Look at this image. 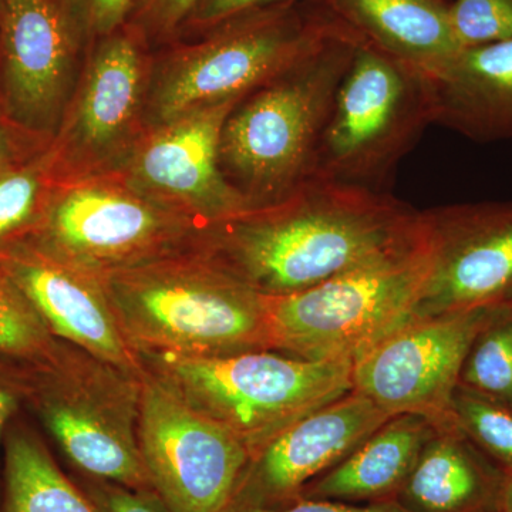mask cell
<instances>
[{
  "label": "cell",
  "mask_w": 512,
  "mask_h": 512,
  "mask_svg": "<svg viewBox=\"0 0 512 512\" xmlns=\"http://www.w3.org/2000/svg\"><path fill=\"white\" fill-rule=\"evenodd\" d=\"M433 124L476 143L512 138V39L464 47L429 77Z\"/></svg>",
  "instance_id": "cell-18"
},
{
  "label": "cell",
  "mask_w": 512,
  "mask_h": 512,
  "mask_svg": "<svg viewBox=\"0 0 512 512\" xmlns=\"http://www.w3.org/2000/svg\"><path fill=\"white\" fill-rule=\"evenodd\" d=\"M201 228L110 174L56 184L22 244L101 278L194 248Z\"/></svg>",
  "instance_id": "cell-9"
},
{
  "label": "cell",
  "mask_w": 512,
  "mask_h": 512,
  "mask_svg": "<svg viewBox=\"0 0 512 512\" xmlns=\"http://www.w3.org/2000/svg\"><path fill=\"white\" fill-rule=\"evenodd\" d=\"M423 218L410 241L315 288L268 298L272 350L352 360L402 325L426 278Z\"/></svg>",
  "instance_id": "cell-8"
},
{
  "label": "cell",
  "mask_w": 512,
  "mask_h": 512,
  "mask_svg": "<svg viewBox=\"0 0 512 512\" xmlns=\"http://www.w3.org/2000/svg\"><path fill=\"white\" fill-rule=\"evenodd\" d=\"M138 359L165 390L234 434L251 458L293 423L353 390L352 360H306L276 350Z\"/></svg>",
  "instance_id": "cell-5"
},
{
  "label": "cell",
  "mask_w": 512,
  "mask_h": 512,
  "mask_svg": "<svg viewBox=\"0 0 512 512\" xmlns=\"http://www.w3.org/2000/svg\"><path fill=\"white\" fill-rule=\"evenodd\" d=\"M22 367L25 412L80 474L154 491L138 447L143 372L59 339L49 356Z\"/></svg>",
  "instance_id": "cell-6"
},
{
  "label": "cell",
  "mask_w": 512,
  "mask_h": 512,
  "mask_svg": "<svg viewBox=\"0 0 512 512\" xmlns=\"http://www.w3.org/2000/svg\"><path fill=\"white\" fill-rule=\"evenodd\" d=\"M201 0H136L127 26L136 30L151 49L177 39L181 26Z\"/></svg>",
  "instance_id": "cell-29"
},
{
  "label": "cell",
  "mask_w": 512,
  "mask_h": 512,
  "mask_svg": "<svg viewBox=\"0 0 512 512\" xmlns=\"http://www.w3.org/2000/svg\"><path fill=\"white\" fill-rule=\"evenodd\" d=\"M451 419L503 470H512V409L458 384Z\"/></svg>",
  "instance_id": "cell-25"
},
{
  "label": "cell",
  "mask_w": 512,
  "mask_h": 512,
  "mask_svg": "<svg viewBox=\"0 0 512 512\" xmlns=\"http://www.w3.org/2000/svg\"><path fill=\"white\" fill-rule=\"evenodd\" d=\"M0 269L56 339L121 369L143 372L140 359L121 333L99 276L62 264L26 244L0 251Z\"/></svg>",
  "instance_id": "cell-17"
},
{
  "label": "cell",
  "mask_w": 512,
  "mask_h": 512,
  "mask_svg": "<svg viewBox=\"0 0 512 512\" xmlns=\"http://www.w3.org/2000/svg\"><path fill=\"white\" fill-rule=\"evenodd\" d=\"M136 355L210 357L272 350L268 298L197 249L101 276Z\"/></svg>",
  "instance_id": "cell-2"
},
{
  "label": "cell",
  "mask_w": 512,
  "mask_h": 512,
  "mask_svg": "<svg viewBox=\"0 0 512 512\" xmlns=\"http://www.w3.org/2000/svg\"><path fill=\"white\" fill-rule=\"evenodd\" d=\"M0 10H2V0H0Z\"/></svg>",
  "instance_id": "cell-36"
},
{
  "label": "cell",
  "mask_w": 512,
  "mask_h": 512,
  "mask_svg": "<svg viewBox=\"0 0 512 512\" xmlns=\"http://www.w3.org/2000/svg\"><path fill=\"white\" fill-rule=\"evenodd\" d=\"M360 36L340 20L313 52L248 94L222 128L220 165L249 210L306 183Z\"/></svg>",
  "instance_id": "cell-3"
},
{
  "label": "cell",
  "mask_w": 512,
  "mask_h": 512,
  "mask_svg": "<svg viewBox=\"0 0 512 512\" xmlns=\"http://www.w3.org/2000/svg\"><path fill=\"white\" fill-rule=\"evenodd\" d=\"M83 62L50 0H2L0 103L40 146L55 137Z\"/></svg>",
  "instance_id": "cell-15"
},
{
  "label": "cell",
  "mask_w": 512,
  "mask_h": 512,
  "mask_svg": "<svg viewBox=\"0 0 512 512\" xmlns=\"http://www.w3.org/2000/svg\"><path fill=\"white\" fill-rule=\"evenodd\" d=\"M421 218L429 265L399 328L512 303V202L446 205L421 211Z\"/></svg>",
  "instance_id": "cell-13"
},
{
  "label": "cell",
  "mask_w": 512,
  "mask_h": 512,
  "mask_svg": "<svg viewBox=\"0 0 512 512\" xmlns=\"http://www.w3.org/2000/svg\"><path fill=\"white\" fill-rule=\"evenodd\" d=\"M47 146L0 167V251L25 242L45 217L56 187Z\"/></svg>",
  "instance_id": "cell-23"
},
{
  "label": "cell",
  "mask_w": 512,
  "mask_h": 512,
  "mask_svg": "<svg viewBox=\"0 0 512 512\" xmlns=\"http://www.w3.org/2000/svg\"><path fill=\"white\" fill-rule=\"evenodd\" d=\"M497 512H512V470H504L503 483L498 495Z\"/></svg>",
  "instance_id": "cell-35"
},
{
  "label": "cell",
  "mask_w": 512,
  "mask_h": 512,
  "mask_svg": "<svg viewBox=\"0 0 512 512\" xmlns=\"http://www.w3.org/2000/svg\"><path fill=\"white\" fill-rule=\"evenodd\" d=\"M22 413L9 424L3 440L0 512H101L57 466Z\"/></svg>",
  "instance_id": "cell-22"
},
{
  "label": "cell",
  "mask_w": 512,
  "mask_h": 512,
  "mask_svg": "<svg viewBox=\"0 0 512 512\" xmlns=\"http://www.w3.org/2000/svg\"><path fill=\"white\" fill-rule=\"evenodd\" d=\"M220 512H412L404 508L399 501L387 500L379 503L350 504L326 500H296L278 507H261L228 503Z\"/></svg>",
  "instance_id": "cell-32"
},
{
  "label": "cell",
  "mask_w": 512,
  "mask_h": 512,
  "mask_svg": "<svg viewBox=\"0 0 512 512\" xmlns=\"http://www.w3.org/2000/svg\"><path fill=\"white\" fill-rule=\"evenodd\" d=\"M503 476L451 419L436 424L396 501L412 512H497Z\"/></svg>",
  "instance_id": "cell-19"
},
{
  "label": "cell",
  "mask_w": 512,
  "mask_h": 512,
  "mask_svg": "<svg viewBox=\"0 0 512 512\" xmlns=\"http://www.w3.org/2000/svg\"><path fill=\"white\" fill-rule=\"evenodd\" d=\"M390 417L356 390L320 407L249 460L229 503H293L306 485L348 457Z\"/></svg>",
  "instance_id": "cell-16"
},
{
  "label": "cell",
  "mask_w": 512,
  "mask_h": 512,
  "mask_svg": "<svg viewBox=\"0 0 512 512\" xmlns=\"http://www.w3.org/2000/svg\"><path fill=\"white\" fill-rule=\"evenodd\" d=\"M56 342L28 299L0 269V357L39 362L50 355Z\"/></svg>",
  "instance_id": "cell-26"
},
{
  "label": "cell",
  "mask_w": 512,
  "mask_h": 512,
  "mask_svg": "<svg viewBox=\"0 0 512 512\" xmlns=\"http://www.w3.org/2000/svg\"><path fill=\"white\" fill-rule=\"evenodd\" d=\"M450 15L463 47L512 39V0H456Z\"/></svg>",
  "instance_id": "cell-28"
},
{
  "label": "cell",
  "mask_w": 512,
  "mask_h": 512,
  "mask_svg": "<svg viewBox=\"0 0 512 512\" xmlns=\"http://www.w3.org/2000/svg\"><path fill=\"white\" fill-rule=\"evenodd\" d=\"M460 384L512 409V311L478 335L461 370Z\"/></svg>",
  "instance_id": "cell-24"
},
{
  "label": "cell",
  "mask_w": 512,
  "mask_h": 512,
  "mask_svg": "<svg viewBox=\"0 0 512 512\" xmlns=\"http://www.w3.org/2000/svg\"><path fill=\"white\" fill-rule=\"evenodd\" d=\"M43 147L46 146L30 140L12 123L0 103V167L28 157Z\"/></svg>",
  "instance_id": "cell-34"
},
{
  "label": "cell",
  "mask_w": 512,
  "mask_h": 512,
  "mask_svg": "<svg viewBox=\"0 0 512 512\" xmlns=\"http://www.w3.org/2000/svg\"><path fill=\"white\" fill-rule=\"evenodd\" d=\"M153 49L124 26L94 43L55 137L47 146L56 184L117 174L147 133Z\"/></svg>",
  "instance_id": "cell-10"
},
{
  "label": "cell",
  "mask_w": 512,
  "mask_h": 512,
  "mask_svg": "<svg viewBox=\"0 0 512 512\" xmlns=\"http://www.w3.org/2000/svg\"><path fill=\"white\" fill-rule=\"evenodd\" d=\"M26 386L22 363L0 357V451L12 420L25 410ZM2 490V460H0Z\"/></svg>",
  "instance_id": "cell-33"
},
{
  "label": "cell",
  "mask_w": 512,
  "mask_h": 512,
  "mask_svg": "<svg viewBox=\"0 0 512 512\" xmlns=\"http://www.w3.org/2000/svg\"><path fill=\"white\" fill-rule=\"evenodd\" d=\"M356 35L424 76L443 72L464 49L446 0H319Z\"/></svg>",
  "instance_id": "cell-20"
},
{
  "label": "cell",
  "mask_w": 512,
  "mask_h": 512,
  "mask_svg": "<svg viewBox=\"0 0 512 512\" xmlns=\"http://www.w3.org/2000/svg\"><path fill=\"white\" fill-rule=\"evenodd\" d=\"M74 43L87 50L127 25L136 0H50Z\"/></svg>",
  "instance_id": "cell-27"
},
{
  "label": "cell",
  "mask_w": 512,
  "mask_h": 512,
  "mask_svg": "<svg viewBox=\"0 0 512 512\" xmlns=\"http://www.w3.org/2000/svg\"><path fill=\"white\" fill-rule=\"evenodd\" d=\"M511 311L507 303L407 323L353 359V390L390 416L419 414L436 424L451 420V400L471 346Z\"/></svg>",
  "instance_id": "cell-11"
},
{
  "label": "cell",
  "mask_w": 512,
  "mask_h": 512,
  "mask_svg": "<svg viewBox=\"0 0 512 512\" xmlns=\"http://www.w3.org/2000/svg\"><path fill=\"white\" fill-rule=\"evenodd\" d=\"M244 99L200 107L150 128L117 175L144 197L201 227L248 211L220 165L222 128Z\"/></svg>",
  "instance_id": "cell-14"
},
{
  "label": "cell",
  "mask_w": 512,
  "mask_h": 512,
  "mask_svg": "<svg viewBox=\"0 0 512 512\" xmlns=\"http://www.w3.org/2000/svg\"><path fill=\"white\" fill-rule=\"evenodd\" d=\"M340 20L319 0L254 10L201 36L153 50L147 130L210 104L241 99L313 52Z\"/></svg>",
  "instance_id": "cell-4"
},
{
  "label": "cell",
  "mask_w": 512,
  "mask_h": 512,
  "mask_svg": "<svg viewBox=\"0 0 512 512\" xmlns=\"http://www.w3.org/2000/svg\"><path fill=\"white\" fill-rule=\"evenodd\" d=\"M101 512H173L156 491H136L111 481L77 474L74 478Z\"/></svg>",
  "instance_id": "cell-30"
},
{
  "label": "cell",
  "mask_w": 512,
  "mask_h": 512,
  "mask_svg": "<svg viewBox=\"0 0 512 512\" xmlns=\"http://www.w3.org/2000/svg\"><path fill=\"white\" fill-rule=\"evenodd\" d=\"M436 423L419 414H397L348 457L306 485L298 500L369 504L396 500Z\"/></svg>",
  "instance_id": "cell-21"
},
{
  "label": "cell",
  "mask_w": 512,
  "mask_h": 512,
  "mask_svg": "<svg viewBox=\"0 0 512 512\" xmlns=\"http://www.w3.org/2000/svg\"><path fill=\"white\" fill-rule=\"evenodd\" d=\"M421 211L390 192L306 181L284 200L202 227L194 249L265 298L315 288L410 241Z\"/></svg>",
  "instance_id": "cell-1"
},
{
  "label": "cell",
  "mask_w": 512,
  "mask_h": 512,
  "mask_svg": "<svg viewBox=\"0 0 512 512\" xmlns=\"http://www.w3.org/2000/svg\"><path fill=\"white\" fill-rule=\"evenodd\" d=\"M298 2H305V0H201L181 26L175 40L195 39L207 30L244 13Z\"/></svg>",
  "instance_id": "cell-31"
},
{
  "label": "cell",
  "mask_w": 512,
  "mask_h": 512,
  "mask_svg": "<svg viewBox=\"0 0 512 512\" xmlns=\"http://www.w3.org/2000/svg\"><path fill=\"white\" fill-rule=\"evenodd\" d=\"M138 447L154 491L173 512H220L251 460L234 434L144 370Z\"/></svg>",
  "instance_id": "cell-12"
},
{
  "label": "cell",
  "mask_w": 512,
  "mask_h": 512,
  "mask_svg": "<svg viewBox=\"0 0 512 512\" xmlns=\"http://www.w3.org/2000/svg\"><path fill=\"white\" fill-rule=\"evenodd\" d=\"M430 124L429 77L360 37L306 181L390 192L397 165Z\"/></svg>",
  "instance_id": "cell-7"
}]
</instances>
